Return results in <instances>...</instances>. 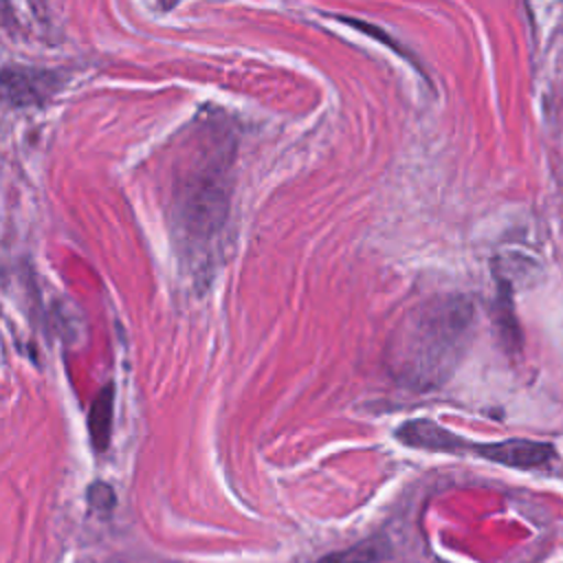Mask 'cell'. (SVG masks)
<instances>
[{
  "mask_svg": "<svg viewBox=\"0 0 563 563\" xmlns=\"http://www.w3.org/2000/svg\"><path fill=\"white\" fill-rule=\"evenodd\" d=\"M235 141L218 121L200 123L176 165L172 185V233L180 260L196 275L216 262L231 202Z\"/></svg>",
  "mask_w": 563,
  "mask_h": 563,
  "instance_id": "obj_1",
  "label": "cell"
},
{
  "mask_svg": "<svg viewBox=\"0 0 563 563\" xmlns=\"http://www.w3.org/2000/svg\"><path fill=\"white\" fill-rule=\"evenodd\" d=\"M473 321V303L464 297H435L413 308L387 343L394 380L411 391L438 389L462 361Z\"/></svg>",
  "mask_w": 563,
  "mask_h": 563,
  "instance_id": "obj_2",
  "label": "cell"
},
{
  "mask_svg": "<svg viewBox=\"0 0 563 563\" xmlns=\"http://www.w3.org/2000/svg\"><path fill=\"white\" fill-rule=\"evenodd\" d=\"M59 86V77L46 68L11 66L0 70V97L13 106L44 103Z\"/></svg>",
  "mask_w": 563,
  "mask_h": 563,
  "instance_id": "obj_3",
  "label": "cell"
},
{
  "mask_svg": "<svg viewBox=\"0 0 563 563\" xmlns=\"http://www.w3.org/2000/svg\"><path fill=\"white\" fill-rule=\"evenodd\" d=\"M468 453H475L482 460L508 466V468H539L554 457V446L548 442H534L523 438H510L501 442L468 444Z\"/></svg>",
  "mask_w": 563,
  "mask_h": 563,
  "instance_id": "obj_4",
  "label": "cell"
},
{
  "mask_svg": "<svg viewBox=\"0 0 563 563\" xmlns=\"http://www.w3.org/2000/svg\"><path fill=\"white\" fill-rule=\"evenodd\" d=\"M396 438L398 442H402L405 446L411 449H422V451H433V453H453V455H462L468 451V440L444 429L442 424L433 422V420H405L398 429H396Z\"/></svg>",
  "mask_w": 563,
  "mask_h": 563,
  "instance_id": "obj_5",
  "label": "cell"
},
{
  "mask_svg": "<svg viewBox=\"0 0 563 563\" xmlns=\"http://www.w3.org/2000/svg\"><path fill=\"white\" fill-rule=\"evenodd\" d=\"M112 418H114V387L112 383H108L92 398V405L88 411V433L95 451H106L110 446Z\"/></svg>",
  "mask_w": 563,
  "mask_h": 563,
  "instance_id": "obj_6",
  "label": "cell"
},
{
  "mask_svg": "<svg viewBox=\"0 0 563 563\" xmlns=\"http://www.w3.org/2000/svg\"><path fill=\"white\" fill-rule=\"evenodd\" d=\"M380 556H383L380 541L378 539H367V541L354 543L345 550L330 552V554L321 556L314 563H376Z\"/></svg>",
  "mask_w": 563,
  "mask_h": 563,
  "instance_id": "obj_7",
  "label": "cell"
},
{
  "mask_svg": "<svg viewBox=\"0 0 563 563\" xmlns=\"http://www.w3.org/2000/svg\"><path fill=\"white\" fill-rule=\"evenodd\" d=\"M339 20H341V22H345V24H350V26H354V29H358V31H363V33H372V37L380 40L383 44L391 46V48H394V51H396L400 57H405V59H409L411 64H416V59H413V57H411V55H409V53H407V51H405V48H402L398 42H389V40L385 37L387 33H383L380 29H374V26H372V24H367V22H356V20H350V18H339ZM416 68H418V73H422V68H420L418 64H416Z\"/></svg>",
  "mask_w": 563,
  "mask_h": 563,
  "instance_id": "obj_8",
  "label": "cell"
},
{
  "mask_svg": "<svg viewBox=\"0 0 563 563\" xmlns=\"http://www.w3.org/2000/svg\"><path fill=\"white\" fill-rule=\"evenodd\" d=\"M86 497H88V504H90L92 508H97V510H110V508L114 506V493H112V488H110L108 484H103V482H95V484L88 488Z\"/></svg>",
  "mask_w": 563,
  "mask_h": 563,
  "instance_id": "obj_9",
  "label": "cell"
}]
</instances>
